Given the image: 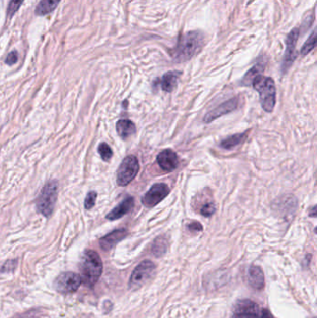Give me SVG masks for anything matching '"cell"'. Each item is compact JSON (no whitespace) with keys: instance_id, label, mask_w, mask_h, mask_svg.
<instances>
[{"instance_id":"obj_1","label":"cell","mask_w":317,"mask_h":318,"mask_svg":"<svg viewBox=\"0 0 317 318\" xmlns=\"http://www.w3.org/2000/svg\"><path fill=\"white\" fill-rule=\"evenodd\" d=\"M205 43V37L200 31H190L182 34L171 51L173 60L177 62L189 61L196 55Z\"/></svg>"},{"instance_id":"obj_2","label":"cell","mask_w":317,"mask_h":318,"mask_svg":"<svg viewBox=\"0 0 317 318\" xmlns=\"http://www.w3.org/2000/svg\"><path fill=\"white\" fill-rule=\"evenodd\" d=\"M82 282L89 288L94 287L102 273V262L94 251H87L80 262Z\"/></svg>"},{"instance_id":"obj_3","label":"cell","mask_w":317,"mask_h":318,"mask_svg":"<svg viewBox=\"0 0 317 318\" xmlns=\"http://www.w3.org/2000/svg\"><path fill=\"white\" fill-rule=\"evenodd\" d=\"M252 86L259 92L263 110L272 113L276 103V88L273 78L260 75L254 79Z\"/></svg>"},{"instance_id":"obj_4","label":"cell","mask_w":317,"mask_h":318,"mask_svg":"<svg viewBox=\"0 0 317 318\" xmlns=\"http://www.w3.org/2000/svg\"><path fill=\"white\" fill-rule=\"evenodd\" d=\"M59 184L56 181H50L45 185L37 201L39 211L45 216L50 218L54 210L56 201L58 197Z\"/></svg>"},{"instance_id":"obj_5","label":"cell","mask_w":317,"mask_h":318,"mask_svg":"<svg viewBox=\"0 0 317 318\" xmlns=\"http://www.w3.org/2000/svg\"><path fill=\"white\" fill-rule=\"evenodd\" d=\"M139 164L137 157L128 156L123 160L117 170V182L119 186H127L139 172Z\"/></svg>"},{"instance_id":"obj_6","label":"cell","mask_w":317,"mask_h":318,"mask_svg":"<svg viewBox=\"0 0 317 318\" xmlns=\"http://www.w3.org/2000/svg\"><path fill=\"white\" fill-rule=\"evenodd\" d=\"M156 270L155 263L151 261H144L135 268L129 279V289L131 290H139L151 278Z\"/></svg>"},{"instance_id":"obj_7","label":"cell","mask_w":317,"mask_h":318,"mask_svg":"<svg viewBox=\"0 0 317 318\" xmlns=\"http://www.w3.org/2000/svg\"><path fill=\"white\" fill-rule=\"evenodd\" d=\"M82 283V277L72 272L62 273L56 278L54 287L56 290L62 294H69L78 290Z\"/></svg>"},{"instance_id":"obj_8","label":"cell","mask_w":317,"mask_h":318,"mask_svg":"<svg viewBox=\"0 0 317 318\" xmlns=\"http://www.w3.org/2000/svg\"><path fill=\"white\" fill-rule=\"evenodd\" d=\"M300 36V30L298 28H294L290 31V33L287 37V49L285 52L284 60L282 63V72L286 73L292 63L295 61L297 58V51H296V46L298 42V39Z\"/></svg>"},{"instance_id":"obj_9","label":"cell","mask_w":317,"mask_h":318,"mask_svg":"<svg viewBox=\"0 0 317 318\" xmlns=\"http://www.w3.org/2000/svg\"><path fill=\"white\" fill-rule=\"evenodd\" d=\"M169 194V188L167 184H154L149 191L142 198V203L146 207H153L160 203Z\"/></svg>"},{"instance_id":"obj_10","label":"cell","mask_w":317,"mask_h":318,"mask_svg":"<svg viewBox=\"0 0 317 318\" xmlns=\"http://www.w3.org/2000/svg\"><path fill=\"white\" fill-rule=\"evenodd\" d=\"M231 318H260L258 305L250 300L238 301Z\"/></svg>"},{"instance_id":"obj_11","label":"cell","mask_w":317,"mask_h":318,"mask_svg":"<svg viewBox=\"0 0 317 318\" xmlns=\"http://www.w3.org/2000/svg\"><path fill=\"white\" fill-rule=\"evenodd\" d=\"M238 103H239V101H238L237 98H233V99L227 100V101H224L221 105L218 106L217 108L208 112L206 114V117H204V121L206 123L212 122L213 120L217 119L223 115H226V114L234 111L237 108Z\"/></svg>"},{"instance_id":"obj_12","label":"cell","mask_w":317,"mask_h":318,"mask_svg":"<svg viewBox=\"0 0 317 318\" xmlns=\"http://www.w3.org/2000/svg\"><path fill=\"white\" fill-rule=\"evenodd\" d=\"M157 163L163 170L170 172L178 167L179 158L177 154L172 150H164L157 156Z\"/></svg>"},{"instance_id":"obj_13","label":"cell","mask_w":317,"mask_h":318,"mask_svg":"<svg viewBox=\"0 0 317 318\" xmlns=\"http://www.w3.org/2000/svg\"><path fill=\"white\" fill-rule=\"evenodd\" d=\"M128 235V231L126 229H118L113 231L110 234H107L100 239V248L103 251H108L112 250L118 242L124 239Z\"/></svg>"},{"instance_id":"obj_14","label":"cell","mask_w":317,"mask_h":318,"mask_svg":"<svg viewBox=\"0 0 317 318\" xmlns=\"http://www.w3.org/2000/svg\"><path fill=\"white\" fill-rule=\"evenodd\" d=\"M133 206V197H131V196L127 197L118 206H116L112 211L109 212L106 215V218L108 220H110V221H115V220H117V219H120V218H122L123 216H125L127 213L130 211L132 209Z\"/></svg>"},{"instance_id":"obj_15","label":"cell","mask_w":317,"mask_h":318,"mask_svg":"<svg viewBox=\"0 0 317 318\" xmlns=\"http://www.w3.org/2000/svg\"><path fill=\"white\" fill-rule=\"evenodd\" d=\"M249 283L251 285V288L254 290H263L265 286V278H264V273L262 270V268L259 266H251L249 270Z\"/></svg>"},{"instance_id":"obj_16","label":"cell","mask_w":317,"mask_h":318,"mask_svg":"<svg viewBox=\"0 0 317 318\" xmlns=\"http://www.w3.org/2000/svg\"><path fill=\"white\" fill-rule=\"evenodd\" d=\"M248 135H249V130L242 133L234 134L226 139H223L220 144V146L223 149L232 150L234 147H237L238 145H242L245 139H248Z\"/></svg>"},{"instance_id":"obj_17","label":"cell","mask_w":317,"mask_h":318,"mask_svg":"<svg viewBox=\"0 0 317 318\" xmlns=\"http://www.w3.org/2000/svg\"><path fill=\"white\" fill-rule=\"evenodd\" d=\"M180 75H181V73L178 72V71L166 73L162 77L161 81H160L162 89L167 91V92H171L177 86Z\"/></svg>"},{"instance_id":"obj_18","label":"cell","mask_w":317,"mask_h":318,"mask_svg":"<svg viewBox=\"0 0 317 318\" xmlns=\"http://www.w3.org/2000/svg\"><path fill=\"white\" fill-rule=\"evenodd\" d=\"M117 133L122 139H127L135 133L136 126L132 121L128 119H121L117 123Z\"/></svg>"},{"instance_id":"obj_19","label":"cell","mask_w":317,"mask_h":318,"mask_svg":"<svg viewBox=\"0 0 317 318\" xmlns=\"http://www.w3.org/2000/svg\"><path fill=\"white\" fill-rule=\"evenodd\" d=\"M61 0H41L36 8V14L39 16H45L55 10Z\"/></svg>"},{"instance_id":"obj_20","label":"cell","mask_w":317,"mask_h":318,"mask_svg":"<svg viewBox=\"0 0 317 318\" xmlns=\"http://www.w3.org/2000/svg\"><path fill=\"white\" fill-rule=\"evenodd\" d=\"M167 250V240L160 236L156 238L152 245V252L156 257H161L166 253Z\"/></svg>"},{"instance_id":"obj_21","label":"cell","mask_w":317,"mask_h":318,"mask_svg":"<svg viewBox=\"0 0 317 318\" xmlns=\"http://www.w3.org/2000/svg\"><path fill=\"white\" fill-rule=\"evenodd\" d=\"M262 71H263V67H262V64H256L255 66L252 67L251 70L245 74V77H244L243 80H242V85H243V86H250V85H252L254 79H255L258 76L262 75Z\"/></svg>"},{"instance_id":"obj_22","label":"cell","mask_w":317,"mask_h":318,"mask_svg":"<svg viewBox=\"0 0 317 318\" xmlns=\"http://www.w3.org/2000/svg\"><path fill=\"white\" fill-rule=\"evenodd\" d=\"M317 47V28L312 32L310 38L307 39L306 42L303 45L301 50V55L305 56L309 54L314 48Z\"/></svg>"},{"instance_id":"obj_23","label":"cell","mask_w":317,"mask_h":318,"mask_svg":"<svg viewBox=\"0 0 317 318\" xmlns=\"http://www.w3.org/2000/svg\"><path fill=\"white\" fill-rule=\"evenodd\" d=\"M99 153H100L101 158L104 160V161H109L111 159L112 156H113V152L110 148V146L105 144V143H102L99 145Z\"/></svg>"},{"instance_id":"obj_24","label":"cell","mask_w":317,"mask_h":318,"mask_svg":"<svg viewBox=\"0 0 317 318\" xmlns=\"http://www.w3.org/2000/svg\"><path fill=\"white\" fill-rule=\"evenodd\" d=\"M216 211V206L214 203H206L201 207L200 213L204 217H212Z\"/></svg>"},{"instance_id":"obj_25","label":"cell","mask_w":317,"mask_h":318,"mask_svg":"<svg viewBox=\"0 0 317 318\" xmlns=\"http://www.w3.org/2000/svg\"><path fill=\"white\" fill-rule=\"evenodd\" d=\"M96 198H97V193L95 191H90L85 199V208L91 209L95 206Z\"/></svg>"},{"instance_id":"obj_26","label":"cell","mask_w":317,"mask_h":318,"mask_svg":"<svg viewBox=\"0 0 317 318\" xmlns=\"http://www.w3.org/2000/svg\"><path fill=\"white\" fill-rule=\"evenodd\" d=\"M23 1L24 0H11L10 4H9V7H8V11H7L9 16L12 17L14 15V13L20 9V7L22 5Z\"/></svg>"},{"instance_id":"obj_27","label":"cell","mask_w":317,"mask_h":318,"mask_svg":"<svg viewBox=\"0 0 317 318\" xmlns=\"http://www.w3.org/2000/svg\"><path fill=\"white\" fill-rule=\"evenodd\" d=\"M13 318H42V316L41 312H39V310H31L22 314H18Z\"/></svg>"},{"instance_id":"obj_28","label":"cell","mask_w":317,"mask_h":318,"mask_svg":"<svg viewBox=\"0 0 317 318\" xmlns=\"http://www.w3.org/2000/svg\"><path fill=\"white\" fill-rule=\"evenodd\" d=\"M18 59H19L18 52H17L16 50H13V51H11V53H9V55L6 59L5 62L8 65L11 66V65L16 63L17 61H18Z\"/></svg>"},{"instance_id":"obj_29","label":"cell","mask_w":317,"mask_h":318,"mask_svg":"<svg viewBox=\"0 0 317 318\" xmlns=\"http://www.w3.org/2000/svg\"><path fill=\"white\" fill-rule=\"evenodd\" d=\"M188 229L191 232H200L203 230V226L198 222H194V223H190L188 225Z\"/></svg>"},{"instance_id":"obj_30","label":"cell","mask_w":317,"mask_h":318,"mask_svg":"<svg viewBox=\"0 0 317 318\" xmlns=\"http://www.w3.org/2000/svg\"><path fill=\"white\" fill-rule=\"evenodd\" d=\"M260 318H273V316L268 310H263L260 315Z\"/></svg>"},{"instance_id":"obj_31","label":"cell","mask_w":317,"mask_h":318,"mask_svg":"<svg viewBox=\"0 0 317 318\" xmlns=\"http://www.w3.org/2000/svg\"><path fill=\"white\" fill-rule=\"evenodd\" d=\"M309 215H310V217H317V206L312 207Z\"/></svg>"},{"instance_id":"obj_32","label":"cell","mask_w":317,"mask_h":318,"mask_svg":"<svg viewBox=\"0 0 317 318\" xmlns=\"http://www.w3.org/2000/svg\"><path fill=\"white\" fill-rule=\"evenodd\" d=\"M314 232H315V234H317V227L316 228L314 229Z\"/></svg>"}]
</instances>
